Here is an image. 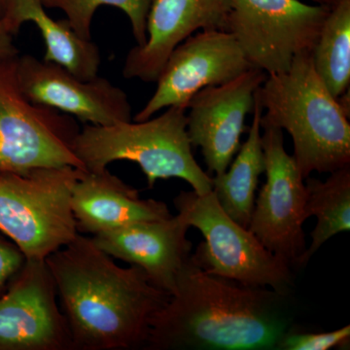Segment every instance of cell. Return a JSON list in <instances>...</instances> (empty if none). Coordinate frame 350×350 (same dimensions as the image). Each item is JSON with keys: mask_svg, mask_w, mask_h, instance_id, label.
I'll use <instances>...</instances> for the list:
<instances>
[{"mask_svg": "<svg viewBox=\"0 0 350 350\" xmlns=\"http://www.w3.org/2000/svg\"><path fill=\"white\" fill-rule=\"evenodd\" d=\"M45 8L63 11L69 25L83 39L92 40L91 27L94 13L103 5L114 6L130 19L137 46L147 40V17L153 0H41Z\"/></svg>", "mask_w": 350, "mask_h": 350, "instance_id": "cell-21", "label": "cell"}, {"mask_svg": "<svg viewBox=\"0 0 350 350\" xmlns=\"http://www.w3.org/2000/svg\"><path fill=\"white\" fill-rule=\"evenodd\" d=\"M71 208L79 234L92 237L172 216L165 202L142 199L137 189L107 169L83 172L73 187Z\"/></svg>", "mask_w": 350, "mask_h": 350, "instance_id": "cell-16", "label": "cell"}, {"mask_svg": "<svg viewBox=\"0 0 350 350\" xmlns=\"http://www.w3.org/2000/svg\"><path fill=\"white\" fill-rule=\"evenodd\" d=\"M45 261L73 350L144 347L154 317L170 297L144 269L120 267L93 239L80 234Z\"/></svg>", "mask_w": 350, "mask_h": 350, "instance_id": "cell-2", "label": "cell"}, {"mask_svg": "<svg viewBox=\"0 0 350 350\" xmlns=\"http://www.w3.org/2000/svg\"><path fill=\"white\" fill-rule=\"evenodd\" d=\"M190 226L177 214L163 220L146 221L91 237L114 259L144 269L152 282L170 295L191 255Z\"/></svg>", "mask_w": 350, "mask_h": 350, "instance_id": "cell-15", "label": "cell"}, {"mask_svg": "<svg viewBox=\"0 0 350 350\" xmlns=\"http://www.w3.org/2000/svg\"><path fill=\"white\" fill-rule=\"evenodd\" d=\"M330 10L301 0H231L226 31L253 68L278 75L298 55L312 52Z\"/></svg>", "mask_w": 350, "mask_h": 350, "instance_id": "cell-8", "label": "cell"}, {"mask_svg": "<svg viewBox=\"0 0 350 350\" xmlns=\"http://www.w3.org/2000/svg\"><path fill=\"white\" fill-rule=\"evenodd\" d=\"M349 342V325L328 333H304L292 329L280 340L278 350L345 349Z\"/></svg>", "mask_w": 350, "mask_h": 350, "instance_id": "cell-22", "label": "cell"}, {"mask_svg": "<svg viewBox=\"0 0 350 350\" xmlns=\"http://www.w3.org/2000/svg\"><path fill=\"white\" fill-rule=\"evenodd\" d=\"M325 181L306 178V216L317 223L310 234L312 243L298 266H305L319 248L336 234L350 230V165L331 172Z\"/></svg>", "mask_w": 350, "mask_h": 350, "instance_id": "cell-19", "label": "cell"}, {"mask_svg": "<svg viewBox=\"0 0 350 350\" xmlns=\"http://www.w3.org/2000/svg\"><path fill=\"white\" fill-rule=\"evenodd\" d=\"M231 0H153L147 17V40L126 55V79L156 82L167 57L200 31H226Z\"/></svg>", "mask_w": 350, "mask_h": 350, "instance_id": "cell-14", "label": "cell"}, {"mask_svg": "<svg viewBox=\"0 0 350 350\" xmlns=\"http://www.w3.org/2000/svg\"><path fill=\"white\" fill-rule=\"evenodd\" d=\"M8 2L9 0H0V20L3 19L4 15H5Z\"/></svg>", "mask_w": 350, "mask_h": 350, "instance_id": "cell-26", "label": "cell"}, {"mask_svg": "<svg viewBox=\"0 0 350 350\" xmlns=\"http://www.w3.org/2000/svg\"><path fill=\"white\" fill-rule=\"evenodd\" d=\"M84 172L62 167L0 174V232L25 259L45 261L79 234L71 195Z\"/></svg>", "mask_w": 350, "mask_h": 350, "instance_id": "cell-5", "label": "cell"}, {"mask_svg": "<svg viewBox=\"0 0 350 350\" xmlns=\"http://www.w3.org/2000/svg\"><path fill=\"white\" fill-rule=\"evenodd\" d=\"M46 261L27 260L0 297V350H73Z\"/></svg>", "mask_w": 350, "mask_h": 350, "instance_id": "cell-11", "label": "cell"}, {"mask_svg": "<svg viewBox=\"0 0 350 350\" xmlns=\"http://www.w3.org/2000/svg\"><path fill=\"white\" fill-rule=\"evenodd\" d=\"M315 2V4H321V5H326L328 7H333L338 3V0H312Z\"/></svg>", "mask_w": 350, "mask_h": 350, "instance_id": "cell-25", "label": "cell"}, {"mask_svg": "<svg viewBox=\"0 0 350 350\" xmlns=\"http://www.w3.org/2000/svg\"><path fill=\"white\" fill-rule=\"evenodd\" d=\"M253 68L230 32H196L172 53L157 79V89L135 122L152 118L174 105H185L206 87L219 86Z\"/></svg>", "mask_w": 350, "mask_h": 350, "instance_id": "cell-10", "label": "cell"}, {"mask_svg": "<svg viewBox=\"0 0 350 350\" xmlns=\"http://www.w3.org/2000/svg\"><path fill=\"white\" fill-rule=\"evenodd\" d=\"M266 182L255 200L248 230L273 254L298 266L306 250V191L293 156L285 150L283 131L262 124Z\"/></svg>", "mask_w": 350, "mask_h": 350, "instance_id": "cell-9", "label": "cell"}, {"mask_svg": "<svg viewBox=\"0 0 350 350\" xmlns=\"http://www.w3.org/2000/svg\"><path fill=\"white\" fill-rule=\"evenodd\" d=\"M267 73L250 68L236 79L200 90L187 103V133L200 147L209 174H224L241 147L246 116Z\"/></svg>", "mask_w": 350, "mask_h": 350, "instance_id": "cell-12", "label": "cell"}, {"mask_svg": "<svg viewBox=\"0 0 350 350\" xmlns=\"http://www.w3.org/2000/svg\"><path fill=\"white\" fill-rule=\"evenodd\" d=\"M262 124L286 131L304 179L350 165L349 117L313 68L312 52L295 57L286 72L268 75L256 92Z\"/></svg>", "mask_w": 350, "mask_h": 350, "instance_id": "cell-3", "label": "cell"}, {"mask_svg": "<svg viewBox=\"0 0 350 350\" xmlns=\"http://www.w3.org/2000/svg\"><path fill=\"white\" fill-rule=\"evenodd\" d=\"M257 92V91H256ZM262 107L255 93L253 121L247 139L241 145L238 156L229 170L213 176V191L219 204L238 224L248 229L255 206L260 175L265 174L266 162L262 145Z\"/></svg>", "mask_w": 350, "mask_h": 350, "instance_id": "cell-18", "label": "cell"}, {"mask_svg": "<svg viewBox=\"0 0 350 350\" xmlns=\"http://www.w3.org/2000/svg\"><path fill=\"white\" fill-rule=\"evenodd\" d=\"M14 36H15L9 31L4 21L0 20V59L19 53L14 45Z\"/></svg>", "mask_w": 350, "mask_h": 350, "instance_id": "cell-24", "label": "cell"}, {"mask_svg": "<svg viewBox=\"0 0 350 350\" xmlns=\"http://www.w3.org/2000/svg\"><path fill=\"white\" fill-rule=\"evenodd\" d=\"M2 20L14 36L25 23L36 24L46 46L44 61L59 64L82 80L98 76L101 57L96 44L80 38L68 20L52 19L41 0H9Z\"/></svg>", "mask_w": 350, "mask_h": 350, "instance_id": "cell-17", "label": "cell"}, {"mask_svg": "<svg viewBox=\"0 0 350 350\" xmlns=\"http://www.w3.org/2000/svg\"><path fill=\"white\" fill-rule=\"evenodd\" d=\"M160 116L112 126L86 124L76 135L73 151L88 172L107 169L116 161L137 163L148 188L158 179L179 178L197 194L213 191V176L196 161L187 133V107L165 108Z\"/></svg>", "mask_w": 350, "mask_h": 350, "instance_id": "cell-4", "label": "cell"}, {"mask_svg": "<svg viewBox=\"0 0 350 350\" xmlns=\"http://www.w3.org/2000/svg\"><path fill=\"white\" fill-rule=\"evenodd\" d=\"M174 204L178 215L204 236V241L191 256L206 273L244 286L291 294L292 267L267 250L250 230L232 220L213 191L206 195L181 191Z\"/></svg>", "mask_w": 350, "mask_h": 350, "instance_id": "cell-6", "label": "cell"}, {"mask_svg": "<svg viewBox=\"0 0 350 350\" xmlns=\"http://www.w3.org/2000/svg\"><path fill=\"white\" fill-rule=\"evenodd\" d=\"M293 321L291 294L211 275L190 255L142 349L278 350Z\"/></svg>", "mask_w": 350, "mask_h": 350, "instance_id": "cell-1", "label": "cell"}, {"mask_svg": "<svg viewBox=\"0 0 350 350\" xmlns=\"http://www.w3.org/2000/svg\"><path fill=\"white\" fill-rule=\"evenodd\" d=\"M313 68L335 98L350 85V0H338L327 16L312 52Z\"/></svg>", "mask_w": 350, "mask_h": 350, "instance_id": "cell-20", "label": "cell"}, {"mask_svg": "<svg viewBox=\"0 0 350 350\" xmlns=\"http://www.w3.org/2000/svg\"><path fill=\"white\" fill-rule=\"evenodd\" d=\"M19 53L0 59V174L85 170L73 151L80 128L68 114L32 103L17 75Z\"/></svg>", "mask_w": 350, "mask_h": 350, "instance_id": "cell-7", "label": "cell"}, {"mask_svg": "<svg viewBox=\"0 0 350 350\" xmlns=\"http://www.w3.org/2000/svg\"><path fill=\"white\" fill-rule=\"evenodd\" d=\"M17 75L29 100L75 116L83 123L112 126L131 121L128 94L107 78L82 80L59 64L19 56Z\"/></svg>", "mask_w": 350, "mask_h": 350, "instance_id": "cell-13", "label": "cell"}, {"mask_svg": "<svg viewBox=\"0 0 350 350\" xmlns=\"http://www.w3.org/2000/svg\"><path fill=\"white\" fill-rule=\"evenodd\" d=\"M25 261L27 259L19 247L0 232V297L6 291Z\"/></svg>", "mask_w": 350, "mask_h": 350, "instance_id": "cell-23", "label": "cell"}]
</instances>
